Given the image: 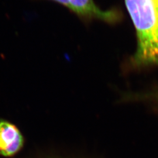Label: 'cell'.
Wrapping results in <instances>:
<instances>
[{
    "label": "cell",
    "mask_w": 158,
    "mask_h": 158,
    "mask_svg": "<svg viewBox=\"0 0 158 158\" xmlns=\"http://www.w3.org/2000/svg\"><path fill=\"white\" fill-rule=\"evenodd\" d=\"M138 40L134 62L158 66V0H125Z\"/></svg>",
    "instance_id": "obj_1"
},
{
    "label": "cell",
    "mask_w": 158,
    "mask_h": 158,
    "mask_svg": "<svg viewBox=\"0 0 158 158\" xmlns=\"http://www.w3.org/2000/svg\"><path fill=\"white\" fill-rule=\"evenodd\" d=\"M69 10L85 19H98L108 23L117 22L120 14L115 10L104 11L96 5L93 0H69Z\"/></svg>",
    "instance_id": "obj_2"
},
{
    "label": "cell",
    "mask_w": 158,
    "mask_h": 158,
    "mask_svg": "<svg viewBox=\"0 0 158 158\" xmlns=\"http://www.w3.org/2000/svg\"><path fill=\"white\" fill-rule=\"evenodd\" d=\"M24 139L17 127L6 120H0V155L10 157L21 150Z\"/></svg>",
    "instance_id": "obj_3"
},
{
    "label": "cell",
    "mask_w": 158,
    "mask_h": 158,
    "mask_svg": "<svg viewBox=\"0 0 158 158\" xmlns=\"http://www.w3.org/2000/svg\"><path fill=\"white\" fill-rule=\"evenodd\" d=\"M51 1H52L53 2H55L62 6H64L68 8V9H69V8H70L69 0H51Z\"/></svg>",
    "instance_id": "obj_4"
}]
</instances>
